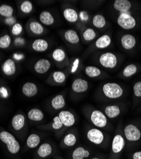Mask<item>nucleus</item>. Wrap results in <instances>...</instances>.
Listing matches in <instances>:
<instances>
[{"mask_svg":"<svg viewBox=\"0 0 141 159\" xmlns=\"http://www.w3.org/2000/svg\"><path fill=\"white\" fill-rule=\"evenodd\" d=\"M63 127V124L60 120L59 116H56L54 118V122L52 124V128L55 130L61 129Z\"/></svg>","mask_w":141,"mask_h":159,"instance_id":"obj_40","label":"nucleus"},{"mask_svg":"<svg viewBox=\"0 0 141 159\" xmlns=\"http://www.w3.org/2000/svg\"><path fill=\"white\" fill-rule=\"evenodd\" d=\"M137 71V66L135 64H129L127 66H126L125 69L123 70V75L125 77L129 78L135 75Z\"/></svg>","mask_w":141,"mask_h":159,"instance_id":"obj_34","label":"nucleus"},{"mask_svg":"<svg viewBox=\"0 0 141 159\" xmlns=\"http://www.w3.org/2000/svg\"><path fill=\"white\" fill-rule=\"evenodd\" d=\"M20 10L24 14H29L33 10V5L29 0L23 1L20 5Z\"/></svg>","mask_w":141,"mask_h":159,"instance_id":"obj_33","label":"nucleus"},{"mask_svg":"<svg viewBox=\"0 0 141 159\" xmlns=\"http://www.w3.org/2000/svg\"><path fill=\"white\" fill-rule=\"evenodd\" d=\"M28 118L31 121L40 122L43 120L44 114L42 110L37 108H33L29 111L28 113Z\"/></svg>","mask_w":141,"mask_h":159,"instance_id":"obj_23","label":"nucleus"},{"mask_svg":"<svg viewBox=\"0 0 141 159\" xmlns=\"http://www.w3.org/2000/svg\"><path fill=\"white\" fill-rule=\"evenodd\" d=\"M59 117L60 118L63 125L66 127H71L75 123V117L70 111H62L59 113Z\"/></svg>","mask_w":141,"mask_h":159,"instance_id":"obj_10","label":"nucleus"},{"mask_svg":"<svg viewBox=\"0 0 141 159\" xmlns=\"http://www.w3.org/2000/svg\"><path fill=\"white\" fill-rule=\"evenodd\" d=\"M125 142L124 138L120 134H117L112 139V150L114 153H119L124 148Z\"/></svg>","mask_w":141,"mask_h":159,"instance_id":"obj_13","label":"nucleus"},{"mask_svg":"<svg viewBox=\"0 0 141 159\" xmlns=\"http://www.w3.org/2000/svg\"><path fill=\"white\" fill-rule=\"evenodd\" d=\"M90 156V152L88 150L85 149L83 147L76 148L73 152V159H83L88 158Z\"/></svg>","mask_w":141,"mask_h":159,"instance_id":"obj_26","label":"nucleus"},{"mask_svg":"<svg viewBox=\"0 0 141 159\" xmlns=\"http://www.w3.org/2000/svg\"><path fill=\"white\" fill-rule=\"evenodd\" d=\"M121 43L126 50H131L136 44L135 38L130 34H124L121 38Z\"/></svg>","mask_w":141,"mask_h":159,"instance_id":"obj_15","label":"nucleus"},{"mask_svg":"<svg viewBox=\"0 0 141 159\" xmlns=\"http://www.w3.org/2000/svg\"><path fill=\"white\" fill-rule=\"evenodd\" d=\"M85 73L90 78H95L101 75V70L95 66H88L85 68Z\"/></svg>","mask_w":141,"mask_h":159,"instance_id":"obj_31","label":"nucleus"},{"mask_svg":"<svg viewBox=\"0 0 141 159\" xmlns=\"http://www.w3.org/2000/svg\"><path fill=\"white\" fill-rule=\"evenodd\" d=\"M14 13V10L11 6L7 4L0 5V16H1L5 18H9L13 17Z\"/></svg>","mask_w":141,"mask_h":159,"instance_id":"obj_28","label":"nucleus"},{"mask_svg":"<svg viewBox=\"0 0 141 159\" xmlns=\"http://www.w3.org/2000/svg\"><path fill=\"white\" fill-rule=\"evenodd\" d=\"M133 159H141V152H137L133 155Z\"/></svg>","mask_w":141,"mask_h":159,"instance_id":"obj_43","label":"nucleus"},{"mask_svg":"<svg viewBox=\"0 0 141 159\" xmlns=\"http://www.w3.org/2000/svg\"><path fill=\"white\" fill-rule=\"evenodd\" d=\"M51 68V62L46 59L38 60L34 65V70L38 74H45Z\"/></svg>","mask_w":141,"mask_h":159,"instance_id":"obj_8","label":"nucleus"},{"mask_svg":"<svg viewBox=\"0 0 141 159\" xmlns=\"http://www.w3.org/2000/svg\"><path fill=\"white\" fill-rule=\"evenodd\" d=\"M96 33L92 28L86 29L83 33V38L86 42H91L95 38Z\"/></svg>","mask_w":141,"mask_h":159,"instance_id":"obj_35","label":"nucleus"},{"mask_svg":"<svg viewBox=\"0 0 141 159\" xmlns=\"http://www.w3.org/2000/svg\"><path fill=\"white\" fill-rule=\"evenodd\" d=\"M88 89V82L82 78H76L72 84V90L76 93H82Z\"/></svg>","mask_w":141,"mask_h":159,"instance_id":"obj_11","label":"nucleus"},{"mask_svg":"<svg viewBox=\"0 0 141 159\" xmlns=\"http://www.w3.org/2000/svg\"><path fill=\"white\" fill-rule=\"evenodd\" d=\"M41 141L40 137L36 134H30L27 139V145L30 148H35Z\"/></svg>","mask_w":141,"mask_h":159,"instance_id":"obj_29","label":"nucleus"},{"mask_svg":"<svg viewBox=\"0 0 141 159\" xmlns=\"http://www.w3.org/2000/svg\"><path fill=\"white\" fill-rule=\"evenodd\" d=\"M29 29L35 35H41L45 31L43 25L37 21H31L29 24Z\"/></svg>","mask_w":141,"mask_h":159,"instance_id":"obj_25","label":"nucleus"},{"mask_svg":"<svg viewBox=\"0 0 141 159\" xmlns=\"http://www.w3.org/2000/svg\"><path fill=\"white\" fill-rule=\"evenodd\" d=\"M113 7L115 10L123 14L130 10L132 7V3L129 0H116L114 2Z\"/></svg>","mask_w":141,"mask_h":159,"instance_id":"obj_14","label":"nucleus"},{"mask_svg":"<svg viewBox=\"0 0 141 159\" xmlns=\"http://www.w3.org/2000/svg\"><path fill=\"white\" fill-rule=\"evenodd\" d=\"M0 140L7 145L8 152L11 154H16L20 150V144L15 138L7 131L0 132Z\"/></svg>","mask_w":141,"mask_h":159,"instance_id":"obj_1","label":"nucleus"},{"mask_svg":"<svg viewBox=\"0 0 141 159\" xmlns=\"http://www.w3.org/2000/svg\"><path fill=\"white\" fill-rule=\"evenodd\" d=\"M11 34L14 36H19L23 31V27L21 24L16 22L11 27Z\"/></svg>","mask_w":141,"mask_h":159,"instance_id":"obj_39","label":"nucleus"},{"mask_svg":"<svg viewBox=\"0 0 141 159\" xmlns=\"http://www.w3.org/2000/svg\"><path fill=\"white\" fill-rule=\"evenodd\" d=\"M64 38L66 40L71 44H77L80 42V37L74 30H69L64 33Z\"/></svg>","mask_w":141,"mask_h":159,"instance_id":"obj_21","label":"nucleus"},{"mask_svg":"<svg viewBox=\"0 0 141 159\" xmlns=\"http://www.w3.org/2000/svg\"><path fill=\"white\" fill-rule=\"evenodd\" d=\"M2 70L3 73L8 76L15 75L17 70L15 61L11 59H7L2 66Z\"/></svg>","mask_w":141,"mask_h":159,"instance_id":"obj_9","label":"nucleus"},{"mask_svg":"<svg viewBox=\"0 0 141 159\" xmlns=\"http://www.w3.org/2000/svg\"><path fill=\"white\" fill-rule=\"evenodd\" d=\"M91 159H100V158H97V157H95V158H92Z\"/></svg>","mask_w":141,"mask_h":159,"instance_id":"obj_44","label":"nucleus"},{"mask_svg":"<svg viewBox=\"0 0 141 159\" xmlns=\"http://www.w3.org/2000/svg\"><path fill=\"white\" fill-rule=\"evenodd\" d=\"M124 134L126 139L129 141H137L141 137V132L138 127L133 124H129L124 128Z\"/></svg>","mask_w":141,"mask_h":159,"instance_id":"obj_5","label":"nucleus"},{"mask_svg":"<svg viewBox=\"0 0 141 159\" xmlns=\"http://www.w3.org/2000/svg\"><path fill=\"white\" fill-rule=\"evenodd\" d=\"M25 125V116L22 114L15 115L12 118L11 125L15 130H21Z\"/></svg>","mask_w":141,"mask_h":159,"instance_id":"obj_19","label":"nucleus"},{"mask_svg":"<svg viewBox=\"0 0 141 159\" xmlns=\"http://www.w3.org/2000/svg\"><path fill=\"white\" fill-rule=\"evenodd\" d=\"M11 43V39L9 34H5L0 37V48L6 49L8 48Z\"/></svg>","mask_w":141,"mask_h":159,"instance_id":"obj_36","label":"nucleus"},{"mask_svg":"<svg viewBox=\"0 0 141 159\" xmlns=\"http://www.w3.org/2000/svg\"><path fill=\"white\" fill-rule=\"evenodd\" d=\"M92 24L95 28L101 29L103 28L106 24V20L105 17L100 14L95 15L92 19Z\"/></svg>","mask_w":141,"mask_h":159,"instance_id":"obj_30","label":"nucleus"},{"mask_svg":"<svg viewBox=\"0 0 141 159\" xmlns=\"http://www.w3.org/2000/svg\"><path fill=\"white\" fill-rule=\"evenodd\" d=\"M37 85L33 82L25 83L22 87V92L23 94L28 98H33L37 93Z\"/></svg>","mask_w":141,"mask_h":159,"instance_id":"obj_12","label":"nucleus"},{"mask_svg":"<svg viewBox=\"0 0 141 159\" xmlns=\"http://www.w3.org/2000/svg\"><path fill=\"white\" fill-rule=\"evenodd\" d=\"M102 92L105 96L110 99H117L123 94L122 87L117 83H107L102 87Z\"/></svg>","mask_w":141,"mask_h":159,"instance_id":"obj_2","label":"nucleus"},{"mask_svg":"<svg viewBox=\"0 0 141 159\" xmlns=\"http://www.w3.org/2000/svg\"><path fill=\"white\" fill-rule=\"evenodd\" d=\"M51 105H52V107L54 110H59L60 109H62L66 105L65 99L62 95L59 94L54 97L52 100L51 101Z\"/></svg>","mask_w":141,"mask_h":159,"instance_id":"obj_22","label":"nucleus"},{"mask_svg":"<svg viewBox=\"0 0 141 159\" xmlns=\"http://www.w3.org/2000/svg\"><path fill=\"white\" fill-rule=\"evenodd\" d=\"M52 77L54 80L57 83V84H62L65 82L66 80V75L65 73L60 71H56L53 73Z\"/></svg>","mask_w":141,"mask_h":159,"instance_id":"obj_37","label":"nucleus"},{"mask_svg":"<svg viewBox=\"0 0 141 159\" xmlns=\"http://www.w3.org/2000/svg\"><path fill=\"white\" fill-rule=\"evenodd\" d=\"M90 119L92 124L99 128L104 127L108 124V119L105 114L99 110H94L92 111Z\"/></svg>","mask_w":141,"mask_h":159,"instance_id":"obj_6","label":"nucleus"},{"mask_svg":"<svg viewBox=\"0 0 141 159\" xmlns=\"http://www.w3.org/2000/svg\"><path fill=\"white\" fill-rule=\"evenodd\" d=\"M99 61L103 67L109 69H112L116 67L118 63L117 56L111 52L104 53L100 56Z\"/></svg>","mask_w":141,"mask_h":159,"instance_id":"obj_3","label":"nucleus"},{"mask_svg":"<svg viewBox=\"0 0 141 159\" xmlns=\"http://www.w3.org/2000/svg\"><path fill=\"white\" fill-rule=\"evenodd\" d=\"M86 136L90 141L95 144H101L104 139L103 132L96 128L90 129L87 132Z\"/></svg>","mask_w":141,"mask_h":159,"instance_id":"obj_7","label":"nucleus"},{"mask_svg":"<svg viewBox=\"0 0 141 159\" xmlns=\"http://www.w3.org/2000/svg\"><path fill=\"white\" fill-rule=\"evenodd\" d=\"M52 152V148L48 143L42 144L37 150V154L42 158H45L49 156Z\"/></svg>","mask_w":141,"mask_h":159,"instance_id":"obj_27","label":"nucleus"},{"mask_svg":"<svg viewBox=\"0 0 141 159\" xmlns=\"http://www.w3.org/2000/svg\"><path fill=\"white\" fill-rule=\"evenodd\" d=\"M111 38L108 34H104L99 37L95 43V45L97 48L104 49L110 45Z\"/></svg>","mask_w":141,"mask_h":159,"instance_id":"obj_20","label":"nucleus"},{"mask_svg":"<svg viewBox=\"0 0 141 159\" xmlns=\"http://www.w3.org/2000/svg\"><path fill=\"white\" fill-rule=\"evenodd\" d=\"M104 112L108 118H114L120 115L121 110L117 105H110L105 108Z\"/></svg>","mask_w":141,"mask_h":159,"instance_id":"obj_24","label":"nucleus"},{"mask_svg":"<svg viewBox=\"0 0 141 159\" xmlns=\"http://www.w3.org/2000/svg\"><path fill=\"white\" fill-rule=\"evenodd\" d=\"M5 24H8V25H14L15 23H16V19L13 16V17H9V18H6L5 19Z\"/></svg>","mask_w":141,"mask_h":159,"instance_id":"obj_42","label":"nucleus"},{"mask_svg":"<svg viewBox=\"0 0 141 159\" xmlns=\"http://www.w3.org/2000/svg\"><path fill=\"white\" fill-rule=\"evenodd\" d=\"M63 16L68 22L71 23L76 22L78 19V12L71 8H67L64 10Z\"/></svg>","mask_w":141,"mask_h":159,"instance_id":"obj_17","label":"nucleus"},{"mask_svg":"<svg viewBox=\"0 0 141 159\" xmlns=\"http://www.w3.org/2000/svg\"><path fill=\"white\" fill-rule=\"evenodd\" d=\"M117 23L120 27L125 30L133 29L136 25V20L132 16L126 13L121 14L118 19Z\"/></svg>","mask_w":141,"mask_h":159,"instance_id":"obj_4","label":"nucleus"},{"mask_svg":"<svg viewBox=\"0 0 141 159\" xmlns=\"http://www.w3.org/2000/svg\"><path fill=\"white\" fill-rule=\"evenodd\" d=\"M134 94L136 97H141V82H137L134 86Z\"/></svg>","mask_w":141,"mask_h":159,"instance_id":"obj_41","label":"nucleus"},{"mask_svg":"<svg viewBox=\"0 0 141 159\" xmlns=\"http://www.w3.org/2000/svg\"><path fill=\"white\" fill-rule=\"evenodd\" d=\"M39 19L41 24L45 25H51L55 22L54 17L48 11H43L40 14Z\"/></svg>","mask_w":141,"mask_h":159,"instance_id":"obj_18","label":"nucleus"},{"mask_svg":"<svg viewBox=\"0 0 141 159\" xmlns=\"http://www.w3.org/2000/svg\"><path fill=\"white\" fill-rule=\"evenodd\" d=\"M32 48L33 50L37 52H43L48 50L49 44L48 42L44 39L38 38L35 39L32 43Z\"/></svg>","mask_w":141,"mask_h":159,"instance_id":"obj_16","label":"nucleus"},{"mask_svg":"<svg viewBox=\"0 0 141 159\" xmlns=\"http://www.w3.org/2000/svg\"><path fill=\"white\" fill-rule=\"evenodd\" d=\"M66 52L62 48H57L52 53V57L54 61L61 62L66 59Z\"/></svg>","mask_w":141,"mask_h":159,"instance_id":"obj_32","label":"nucleus"},{"mask_svg":"<svg viewBox=\"0 0 141 159\" xmlns=\"http://www.w3.org/2000/svg\"><path fill=\"white\" fill-rule=\"evenodd\" d=\"M63 141H64V143L66 146H68V147H73L77 141V139L74 134L72 133H69L64 137Z\"/></svg>","mask_w":141,"mask_h":159,"instance_id":"obj_38","label":"nucleus"}]
</instances>
